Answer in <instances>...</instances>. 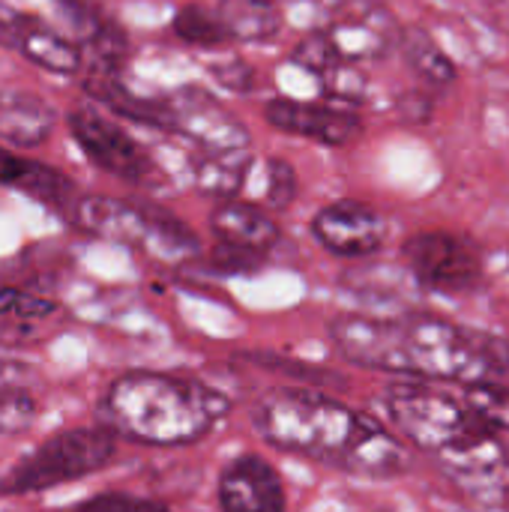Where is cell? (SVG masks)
Wrapping results in <instances>:
<instances>
[{
    "instance_id": "3",
    "label": "cell",
    "mask_w": 509,
    "mask_h": 512,
    "mask_svg": "<svg viewBox=\"0 0 509 512\" xmlns=\"http://www.w3.org/2000/svg\"><path fill=\"white\" fill-rule=\"evenodd\" d=\"M231 411V399L195 378L171 372H126L96 405L99 426L147 447H189L207 438Z\"/></svg>"
},
{
    "instance_id": "25",
    "label": "cell",
    "mask_w": 509,
    "mask_h": 512,
    "mask_svg": "<svg viewBox=\"0 0 509 512\" xmlns=\"http://www.w3.org/2000/svg\"><path fill=\"white\" fill-rule=\"evenodd\" d=\"M294 63H300V66H306L309 72H315V75L324 78L333 66L342 63V57H339V51H336V45L330 42L327 33H312V36H306V39L294 48Z\"/></svg>"
},
{
    "instance_id": "13",
    "label": "cell",
    "mask_w": 509,
    "mask_h": 512,
    "mask_svg": "<svg viewBox=\"0 0 509 512\" xmlns=\"http://www.w3.org/2000/svg\"><path fill=\"white\" fill-rule=\"evenodd\" d=\"M264 120L291 135H303L330 147H342L354 141L363 129L360 117L351 111L339 108H324V105H309V102H294V99H273L264 108Z\"/></svg>"
},
{
    "instance_id": "17",
    "label": "cell",
    "mask_w": 509,
    "mask_h": 512,
    "mask_svg": "<svg viewBox=\"0 0 509 512\" xmlns=\"http://www.w3.org/2000/svg\"><path fill=\"white\" fill-rule=\"evenodd\" d=\"M54 129V108L24 90H0V138L15 147H39Z\"/></svg>"
},
{
    "instance_id": "4",
    "label": "cell",
    "mask_w": 509,
    "mask_h": 512,
    "mask_svg": "<svg viewBox=\"0 0 509 512\" xmlns=\"http://www.w3.org/2000/svg\"><path fill=\"white\" fill-rule=\"evenodd\" d=\"M69 219L84 234L147 252L159 261H186L198 255V237L171 213L105 195L78 198Z\"/></svg>"
},
{
    "instance_id": "15",
    "label": "cell",
    "mask_w": 509,
    "mask_h": 512,
    "mask_svg": "<svg viewBox=\"0 0 509 512\" xmlns=\"http://www.w3.org/2000/svg\"><path fill=\"white\" fill-rule=\"evenodd\" d=\"M210 228L219 237L222 249L249 255V258H264L276 243H279V225L273 222L270 213H264L258 204L249 201H222L213 216Z\"/></svg>"
},
{
    "instance_id": "30",
    "label": "cell",
    "mask_w": 509,
    "mask_h": 512,
    "mask_svg": "<svg viewBox=\"0 0 509 512\" xmlns=\"http://www.w3.org/2000/svg\"><path fill=\"white\" fill-rule=\"evenodd\" d=\"M321 81H324V90H327L330 96L348 99V102H360V99H363V90H366V78H363L354 66H348L345 60H342L339 66H333Z\"/></svg>"
},
{
    "instance_id": "26",
    "label": "cell",
    "mask_w": 509,
    "mask_h": 512,
    "mask_svg": "<svg viewBox=\"0 0 509 512\" xmlns=\"http://www.w3.org/2000/svg\"><path fill=\"white\" fill-rule=\"evenodd\" d=\"M90 51L96 60V69H117L126 60V33L114 24H102L96 21V30L90 36Z\"/></svg>"
},
{
    "instance_id": "23",
    "label": "cell",
    "mask_w": 509,
    "mask_h": 512,
    "mask_svg": "<svg viewBox=\"0 0 509 512\" xmlns=\"http://www.w3.org/2000/svg\"><path fill=\"white\" fill-rule=\"evenodd\" d=\"M468 411L492 432H509V387L498 381L471 384L462 396Z\"/></svg>"
},
{
    "instance_id": "6",
    "label": "cell",
    "mask_w": 509,
    "mask_h": 512,
    "mask_svg": "<svg viewBox=\"0 0 509 512\" xmlns=\"http://www.w3.org/2000/svg\"><path fill=\"white\" fill-rule=\"evenodd\" d=\"M384 408L399 438L435 459L483 426L462 399L423 384L393 387Z\"/></svg>"
},
{
    "instance_id": "27",
    "label": "cell",
    "mask_w": 509,
    "mask_h": 512,
    "mask_svg": "<svg viewBox=\"0 0 509 512\" xmlns=\"http://www.w3.org/2000/svg\"><path fill=\"white\" fill-rule=\"evenodd\" d=\"M297 198V171L285 159L267 162V204L273 210H285Z\"/></svg>"
},
{
    "instance_id": "12",
    "label": "cell",
    "mask_w": 509,
    "mask_h": 512,
    "mask_svg": "<svg viewBox=\"0 0 509 512\" xmlns=\"http://www.w3.org/2000/svg\"><path fill=\"white\" fill-rule=\"evenodd\" d=\"M168 111L174 117V126L183 129L186 135H192L204 147V153L246 150V144H249L246 126H240L231 117V111H225L201 87H183L180 93H174Z\"/></svg>"
},
{
    "instance_id": "24",
    "label": "cell",
    "mask_w": 509,
    "mask_h": 512,
    "mask_svg": "<svg viewBox=\"0 0 509 512\" xmlns=\"http://www.w3.org/2000/svg\"><path fill=\"white\" fill-rule=\"evenodd\" d=\"M171 27H174V33L183 42L198 45V48H216V45L228 42L216 12H207L204 6H183V9H177Z\"/></svg>"
},
{
    "instance_id": "18",
    "label": "cell",
    "mask_w": 509,
    "mask_h": 512,
    "mask_svg": "<svg viewBox=\"0 0 509 512\" xmlns=\"http://www.w3.org/2000/svg\"><path fill=\"white\" fill-rule=\"evenodd\" d=\"M378 9L369 15H342L327 33L342 60H366L378 57L390 48V18L375 21Z\"/></svg>"
},
{
    "instance_id": "19",
    "label": "cell",
    "mask_w": 509,
    "mask_h": 512,
    "mask_svg": "<svg viewBox=\"0 0 509 512\" xmlns=\"http://www.w3.org/2000/svg\"><path fill=\"white\" fill-rule=\"evenodd\" d=\"M216 18L228 39L243 42L273 39L282 27V15L273 0H222Z\"/></svg>"
},
{
    "instance_id": "31",
    "label": "cell",
    "mask_w": 509,
    "mask_h": 512,
    "mask_svg": "<svg viewBox=\"0 0 509 512\" xmlns=\"http://www.w3.org/2000/svg\"><path fill=\"white\" fill-rule=\"evenodd\" d=\"M213 78L234 93H246L255 84V69L243 60H225V63L213 66Z\"/></svg>"
},
{
    "instance_id": "22",
    "label": "cell",
    "mask_w": 509,
    "mask_h": 512,
    "mask_svg": "<svg viewBox=\"0 0 509 512\" xmlns=\"http://www.w3.org/2000/svg\"><path fill=\"white\" fill-rule=\"evenodd\" d=\"M402 51H405V60L411 63V69L423 81H429L435 87H447V84L456 81L453 60L438 48V42L426 30H417V27L405 30L402 33Z\"/></svg>"
},
{
    "instance_id": "29",
    "label": "cell",
    "mask_w": 509,
    "mask_h": 512,
    "mask_svg": "<svg viewBox=\"0 0 509 512\" xmlns=\"http://www.w3.org/2000/svg\"><path fill=\"white\" fill-rule=\"evenodd\" d=\"M75 512H168L162 504L138 495H120V492H105L90 501H84Z\"/></svg>"
},
{
    "instance_id": "9",
    "label": "cell",
    "mask_w": 509,
    "mask_h": 512,
    "mask_svg": "<svg viewBox=\"0 0 509 512\" xmlns=\"http://www.w3.org/2000/svg\"><path fill=\"white\" fill-rule=\"evenodd\" d=\"M69 129L96 168L126 183H147L153 177L150 156L108 117H99L93 111H72Z\"/></svg>"
},
{
    "instance_id": "14",
    "label": "cell",
    "mask_w": 509,
    "mask_h": 512,
    "mask_svg": "<svg viewBox=\"0 0 509 512\" xmlns=\"http://www.w3.org/2000/svg\"><path fill=\"white\" fill-rule=\"evenodd\" d=\"M0 42H6L9 48H18L30 63L48 72L72 75L81 66V51L72 42L57 36L54 30H45L36 18L21 15L6 6H0Z\"/></svg>"
},
{
    "instance_id": "8",
    "label": "cell",
    "mask_w": 509,
    "mask_h": 512,
    "mask_svg": "<svg viewBox=\"0 0 509 512\" xmlns=\"http://www.w3.org/2000/svg\"><path fill=\"white\" fill-rule=\"evenodd\" d=\"M441 471L474 501L498 507L509 498V453L492 429L480 426L438 456Z\"/></svg>"
},
{
    "instance_id": "16",
    "label": "cell",
    "mask_w": 509,
    "mask_h": 512,
    "mask_svg": "<svg viewBox=\"0 0 509 512\" xmlns=\"http://www.w3.org/2000/svg\"><path fill=\"white\" fill-rule=\"evenodd\" d=\"M0 183L30 195L33 201L48 204L60 213H69L78 201L75 183L66 174H60L42 162L24 159L6 147H0Z\"/></svg>"
},
{
    "instance_id": "1",
    "label": "cell",
    "mask_w": 509,
    "mask_h": 512,
    "mask_svg": "<svg viewBox=\"0 0 509 512\" xmlns=\"http://www.w3.org/2000/svg\"><path fill=\"white\" fill-rule=\"evenodd\" d=\"M336 351L363 369L423 381L486 384L509 375V345L435 315H342L330 324Z\"/></svg>"
},
{
    "instance_id": "32",
    "label": "cell",
    "mask_w": 509,
    "mask_h": 512,
    "mask_svg": "<svg viewBox=\"0 0 509 512\" xmlns=\"http://www.w3.org/2000/svg\"><path fill=\"white\" fill-rule=\"evenodd\" d=\"M18 384H27V369L21 363H12V360L0 357V393L9 390V387H18Z\"/></svg>"
},
{
    "instance_id": "7",
    "label": "cell",
    "mask_w": 509,
    "mask_h": 512,
    "mask_svg": "<svg viewBox=\"0 0 509 512\" xmlns=\"http://www.w3.org/2000/svg\"><path fill=\"white\" fill-rule=\"evenodd\" d=\"M402 255L414 279L429 291L468 294L483 282V255L468 237L423 231L405 243Z\"/></svg>"
},
{
    "instance_id": "20",
    "label": "cell",
    "mask_w": 509,
    "mask_h": 512,
    "mask_svg": "<svg viewBox=\"0 0 509 512\" xmlns=\"http://www.w3.org/2000/svg\"><path fill=\"white\" fill-rule=\"evenodd\" d=\"M249 171V153L246 150H222V153H204L195 162V183L207 195H219L231 201L237 189L243 186Z\"/></svg>"
},
{
    "instance_id": "21",
    "label": "cell",
    "mask_w": 509,
    "mask_h": 512,
    "mask_svg": "<svg viewBox=\"0 0 509 512\" xmlns=\"http://www.w3.org/2000/svg\"><path fill=\"white\" fill-rule=\"evenodd\" d=\"M87 87L114 114H123L129 120H138V123H147V126H156V129H174V117H171V111L165 105L144 102V99L132 96L126 87H120L111 78H93V81H87Z\"/></svg>"
},
{
    "instance_id": "11",
    "label": "cell",
    "mask_w": 509,
    "mask_h": 512,
    "mask_svg": "<svg viewBox=\"0 0 509 512\" xmlns=\"http://www.w3.org/2000/svg\"><path fill=\"white\" fill-rule=\"evenodd\" d=\"M315 240L339 258H369L381 252L387 240V225L381 213L363 201H333L321 207L312 219Z\"/></svg>"
},
{
    "instance_id": "5",
    "label": "cell",
    "mask_w": 509,
    "mask_h": 512,
    "mask_svg": "<svg viewBox=\"0 0 509 512\" xmlns=\"http://www.w3.org/2000/svg\"><path fill=\"white\" fill-rule=\"evenodd\" d=\"M117 453V438L105 426L63 429L21 456L0 480V495H36L102 471Z\"/></svg>"
},
{
    "instance_id": "28",
    "label": "cell",
    "mask_w": 509,
    "mask_h": 512,
    "mask_svg": "<svg viewBox=\"0 0 509 512\" xmlns=\"http://www.w3.org/2000/svg\"><path fill=\"white\" fill-rule=\"evenodd\" d=\"M57 306L45 297H33L27 291H18V288H0V315H12V318H27V321H36V318H45L51 315Z\"/></svg>"
},
{
    "instance_id": "2",
    "label": "cell",
    "mask_w": 509,
    "mask_h": 512,
    "mask_svg": "<svg viewBox=\"0 0 509 512\" xmlns=\"http://www.w3.org/2000/svg\"><path fill=\"white\" fill-rule=\"evenodd\" d=\"M252 423L270 447L354 477L390 480L408 471V453L393 432L318 390H273L252 408Z\"/></svg>"
},
{
    "instance_id": "10",
    "label": "cell",
    "mask_w": 509,
    "mask_h": 512,
    "mask_svg": "<svg viewBox=\"0 0 509 512\" xmlns=\"http://www.w3.org/2000/svg\"><path fill=\"white\" fill-rule=\"evenodd\" d=\"M216 501L222 512H288L282 474L258 453L234 456L219 471Z\"/></svg>"
}]
</instances>
